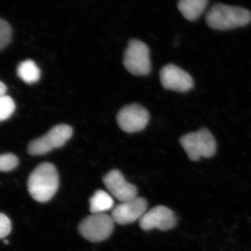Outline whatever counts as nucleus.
<instances>
[{
	"instance_id": "f257e3e1",
	"label": "nucleus",
	"mask_w": 251,
	"mask_h": 251,
	"mask_svg": "<svg viewBox=\"0 0 251 251\" xmlns=\"http://www.w3.org/2000/svg\"><path fill=\"white\" fill-rule=\"evenodd\" d=\"M58 172L50 163H43L34 170L27 181L29 194L37 202L44 203L53 198L58 190Z\"/></svg>"
},
{
	"instance_id": "f03ea898",
	"label": "nucleus",
	"mask_w": 251,
	"mask_h": 251,
	"mask_svg": "<svg viewBox=\"0 0 251 251\" xmlns=\"http://www.w3.org/2000/svg\"><path fill=\"white\" fill-rule=\"evenodd\" d=\"M251 21V13L249 10L223 4L214 5L206 16L208 26L217 30L243 27Z\"/></svg>"
},
{
	"instance_id": "7ed1b4c3",
	"label": "nucleus",
	"mask_w": 251,
	"mask_h": 251,
	"mask_svg": "<svg viewBox=\"0 0 251 251\" xmlns=\"http://www.w3.org/2000/svg\"><path fill=\"white\" fill-rule=\"evenodd\" d=\"M179 143L188 158L192 161H199L202 157L211 158L216 154L217 150L215 138L205 128L183 135L180 138Z\"/></svg>"
},
{
	"instance_id": "20e7f679",
	"label": "nucleus",
	"mask_w": 251,
	"mask_h": 251,
	"mask_svg": "<svg viewBox=\"0 0 251 251\" xmlns=\"http://www.w3.org/2000/svg\"><path fill=\"white\" fill-rule=\"evenodd\" d=\"M73 128L67 125L52 127L45 135L33 140L27 147V152L31 156H41L50 152L54 149L62 148L72 138Z\"/></svg>"
},
{
	"instance_id": "39448f33",
	"label": "nucleus",
	"mask_w": 251,
	"mask_h": 251,
	"mask_svg": "<svg viewBox=\"0 0 251 251\" xmlns=\"http://www.w3.org/2000/svg\"><path fill=\"white\" fill-rule=\"evenodd\" d=\"M115 226L112 216L105 213L92 214L81 221L78 230L81 235L91 242H103L111 235Z\"/></svg>"
},
{
	"instance_id": "423d86ee",
	"label": "nucleus",
	"mask_w": 251,
	"mask_h": 251,
	"mask_svg": "<svg viewBox=\"0 0 251 251\" xmlns=\"http://www.w3.org/2000/svg\"><path fill=\"white\" fill-rule=\"evenodd\" d=\"M124 65L130 74L138 76L148 75L151 72L150 49L143 41L133 39L126 49Z\"/></svg>"
},
{
	"instance_id": "0eeeda50",
	"label": "nucleus",
	"mask_w": 251,
	"mask_h": 251,
	"mask_svg": "<svg viewBox=\"0 0 251 251\" xmlns=\"http://www.w3.org/2000/svg\"><path fill=\"white\" fill-rule=\"evenodd\" d=\"M117 120L119 126L126 133H135L141 131L148 125L150 114L139 104H130L120 110Z\"/></svg>"
},
{
	"instance_id": "6e6552de",
	"label": "nucleus",
	"mask_w": 251,
	"mask_h": 251,
	"mask_svg": "<svg viewBox=\"0 0 251 251\" xmlns=\"http://www.w3.org/2000/svg\"><path fill=\"white\" fill-rule=\"evenodd\" d=\"M177 219L174 211L166 206H155L147 211L140 220V226L145 231L158 229L162 231L174 228Z\"/></svg>"
},
{
	"instance_id": "1a4fd4ad",
	"label": "nucleus",
	"mask_w": 251,
	"mask_h": 251,
	"mask_svg": "<svg viewBox=\"0 0 251 251\" xmlns=\"http://www.w3.org/2000/svg\"><path fill=\"white\" fill-rule=\"evenodd\" d=\"M160 80L165 89L177 92H187L194 86L192 77L188 73L173 64L162 68Z\"/></svg>"
},
{
	"instance_id": "9d476101",
	"label": "nucleus",
	"mask_w": 251,
	"mask_h": 251,
	"mask_svg": "<svg viewBox=\"0 0 251 251\" xmlns=\"http://www.w3.org/2000/svg\"><path fill=\"white\" fill-rule=\"evenodd\" d=\"M148 202L143 198L135 197L120 203L112 211L111 216L117 224H130L141 219L148 209Z\"/></svg>"
},
{
	"instance_id": "9b49d317",
	"label": "nucleus",
	"mask_w": 251,
	"mask_h": 251,
	"mask_svg": "<svg viewBox=\"0 0 251 251\" xmlns=\"http://www.w3.org/2000/svg\"><path fill=\"white\" fill-rule=\"evenodd\" d=\"M103 183L110 193L122 202L137 197L138 189L134 185L126 181L118 170H112L103 177Z\"/></svg>"
},
{
	"instance_id": "f8f14e48",
	"label": "nucleus",
	"mask_w": 251,
	"mask_h": 251,
	"mask_svg": "<svg viewBox=\"0 0 251 251\" xmlns=\"http://www.w3.org/2000/svg\"><path fill=\"white\" fill-rule=\"evenodd\" d=\"M208 2L209 0H179L178 9L188 21H194L204 12Z\"/></svg>"
},
{
	"instance_id": "ddd939ff",
	"label": "nucleus",
	"mask_w": 251,
	"mask_h": 251,
	"mask_svg": "<svg viewBox=\"0 0 251 251\" xmlns=\"http://www.w3.org/2000/svg\"><path fill=\"white\" fill-rule=\"evenodd\" d=\"M90 211L92 214H100L113 208L114 201L108 193L103 190L96 191L91 198Z\"/></svg>"
},
{
	"instance_id": "4468645a",
	"label": "nucleus",
	"mask_w": 251,
	"mask_h": 251,
	"mask_svg": "<svg viewBox=\"0 0 251 251\" xmlns=\"http://www.w3.org/2000/svg\"><path fill=\"white\" fill-rule=\"evenodd\" d=\"M18 77L27 84H33L37 82L41 76L39 68L34 61L30 59L20 63L17 68Z\"/></svg>"
},
{
	"instance_id": "2eb2a0df",
	"label": "nucleus",
	"mask_w": 251,
	"mask_h": 251,
	"mask_svg": "<svg viewBox=\"0 0 251 251\" xmlns=\"http://www.w3.org/2000/svg\"><path fill=\"white\" fill-rule=\"evenodd\" d=\"M16 105L14 100L7 95L0 96V122L9 119L14 113Z\"/></svg>"
},
{
	"instance_id": "dca6fc26",
	"label": "nucleus",
	"mask_w": 251,
	"mask_h": 251,
	"mask_svg": "<svg viewBox=\"0 0 251 251\" xmlns=\"http://www.w3.org/2000/svg\"><path fill=\"white\" fill-rule=\"evenodd\" d=\"M19 160L16 155L7 153L0 154V171L9 172L13 171L18 166Z\"/></svg>"
},
{
	"instance_id": "f3484780",
	"label": "nucleus",
	"mask_w": 251,
	"mask_h": 251,
	"mask_svg": "<svg viewBox=\"0 0 251 251\" xmlns=\"http://www.w3.org/2000/svg\"><path fill=\"white\" fill-rule=\"evenodd\" d=\"M12 30L9 23L0 18V50L4 49L11 41Z\"/></svg>"
},
{
	"instance_id": "a211bd4d",
	"label": "nucleus",
	"mask_w": 251,
	"mask_h": 251,
	"mask_svg": "<svg viewBox=\"0 0 251 251\" xmlns=\"http://www.w3.org/2000/svg\"><path fill=\"white\" fill-rule=\"evenodd\" d=\"M11 231V221L5 214L0 213V239L7 237Z\"/></svg>"
},
{
	"instance_id": "6ab92c4d",
	"label": "nucleus",
	"mask_w": 251,
	"mask_h": 251,
	"mask_svg": "<svg viewBox=\"0 0 251 251\" xmlns=\"http://www.w3.org/2000/svg\"><path fill=\"white\" fill-rule=\"evenodd\" d=\"M6 91H7L6 86L0 81V96L6 95Z\"/></svg>"
},
{
	"instance_id": "aec40b11",
	"label": "nucleus",
	"mask_w": 251,
	"mask_h": 251,
	"mask_svg": "<svg viewBox=\"0 0 251 251\" xmlns=\"http://www.w3.org/2000/svg\"><path fill=\"white\" fill-rule=\"evenodd\" d=\"M4 244H9V242H8L7 241H4Z\"/></svg>"
}]
</instances>
